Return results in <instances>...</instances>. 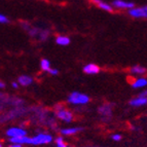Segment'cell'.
Here are the masks:
<instances>
[{"instance_id": "obj_8", "label": "cell", "mask_w": 147, "mask_h": 147, "mask_svg": "<svg viewBox=\"0 0 147 147\" xmlns=\"http://www.w3.org/2000/svg\"><path fill=\"white\" fill-rule=\"evenodd\" d=\"M129 105L132 108H140L147 105V90L140 92L137 96L129 101Z\"/></svg>"}, {"instance_id": "obj_19", "label": "cell", "mask_w": 147, "mask_h": 147, "mask_svg": "<svg viewBox=\"0 0 147 147\" xmlns=\"http://www.w3.org/2000/svg\"><path fill=\"white\" fill-rule=\"evenodd\" d=\"M55 145H56V147H72L65 142L64 136H62V135L57 136V137L55 138Z\"/></svg>"}, {"instance_id": "obj_5", "label": "cell", "mask_w": 147, "mask_h": 147, "mask_svg": "<svg viewBox=\"0 0 147 147\" xmlns=\"http://www.w3.org/2000/svg\"><path fill=\"white\" fill-rule=\"evenodd\" d=\"M1 111L5 109V107H22L24 106V99L17 97V96L5 95L4 93H1Z\"/></svg>"}, {"instance_id": "obj_16", "label": "cell", "mask_w": 147, "mask_h": 147, "mask_svg": "<svg viewBox=\"0 0 147 147\" xmlns=\"http://www.w3.org/2000/svg\"><path fill=\"white\" fill-rule=\"evenodd\" d=\"M93 3H95V4L102 10H105V11H108V12L113 11L112 5L105 2V1H103V0H93Z\"/></svg>"}, {"instance_id": "obj_18", "label": "cell", "mask_w": 147, "mask_h": 147, "mask_svg": "<svg viewBox=\"0 0 147 147\" xmlns=\"http://www.w3.org/2000/svg\"><path fill=\"white\" fill-rule=\"evenodd\" d=\"M39 66H40V69H41V71L47 72V73H49V70L52 69V64H51V61H49V59H47V58H43V59L40 60Z\"/></svg>"}, {"instance_id": "obj_24", "label": "cell", "mask_w": 147, "mask_h": 147, "mask_svg": "<svg viewBox=\"0 0 147 147\" xmlns=\"http://www.w3.org/2000/svg\"><path fill=\"white\" fill-rule=\"evenodd\" d=\"M6 147H24V145L19 144V143H8Z\"/></svg>"}, {"instance_id": "obj_13", "label": "cell", "mask_w": 147, "mask_h": 147, "mask_svg": "<svg viewBox=\"0 0 147 147\" xmlns=\"http://www.w3.org/2000/svg\"><path fill=\"white\" fill-rule=\"evenodd\" d=\"M129 73L133 77H138V76H143L147 73V68L142 65H133L129 69Z\"/></svg>"}, {"instance_id": "obj_21", "label": "cell", "mask_w": 147, "mask_h": 147, "mask_svg": "<svg viewBox=\"0 0 147 147\" xmlns=\"http://www.w3.org/2000/svg\"><path fill=\"white\" fill-rule=\"evenodd\" d=\"M8 23H9V19H8L7 16L1 13L0 15V24L4 25V24H8Z\"/></svg>"}, {"instance_id": "obj_2", "label": "cell", "mask_w": 147, "mask_h": 147, "mask_svg": "<svg viewBox=\"0 0 147 147\" xmlns=\"http://www.w3.org/2000/svg\"><path fill=\"white\" fill-rule=\"evenodd\" d=\"M53 113L55 114L57 119L63 123L68 125L74 121V112L63 103H57L54 106Z\"/></svg>"}, {"instance_id": "obj_22", "label": "cell", "mask_w": 147, "mask_h": 147, "mask_svg": "<svg viewBox=\"0 0 147 147\" xmlns=\"http://www.w3.org/2000/svg\"><path fill=\"white\" fill-rule=\"evenodd\" d=\"M60 71H59V69H57V68H54V67H52V69L49 70V75H52V76H57V75H59Z\"/></svg>"}, {"instance_id": "obj_23", "label": "cell", "mask_w": 147, "mask_h": 147, "mask_svg": "<svg viewBox=\"0 0 147 147\" xmlns=\"http://www.w3.org/2000/svg\"><path fill=\"white\" fill-rule=\"evenodd\" d=\"M20 84L18 82V80H15V81H12L11 82V88H15V90H19V88H20Z\"/></svg>"}, {"instance_id": "obj_9", "label": "cell", "mask_w": 147, "mask_h": 147, "mask_svg": "<svg viewBox=\"0 0 147 147\" xmlns=\"http://www.w3.org/2000/svg\"><path fill=\"white\" fill-rule=\"evenodd\" d=\"M129 16L134 19H147V5L133 7L129 10Z\"/></svg>"}, {"instance_id": "obj_15", "label": "cell", "mask_w": 147, "mask_h": 147, "mask_svg": "<svg viewBox=\"0 0 147 147\" xmlns=\"http://www.w3.org/2000/svg\"><path fill=\"white\" fill-rule=\"evenodd\" d=\"M17 80L23 88H27V86H30L34 84V78L31 75H28V74H22L18 77Z\"/></svg>"}, {"instance_id": "obj_11", "label": "cell", "mask_w": 147, "mask_h": 147, "mask_svg": "<svg viewBox=\"0 0 147 147\" xmlns=\"http://www.w3.org/2000/svg\"><path fill=\"white\" fill-rule=\"evenodd\" d=\"M131 86L134 90H142L147 86V77L144 76H138L131 80Z\"/></svg>"}, {"instance_id": "obj_3", "label": "cell", "mask_w": 147, "mask_h": 147, "mask_svg": "<svg viewBox=\"0 0 147 147\" xmlns=\"http://www.w3.org/2000/svg\"><path fill=\"white\" fill-rule=\"evenodd\" d=\"M66 102L69 106H73V107H84L91 102L90 96L84 93H81L78 91L71 92L67 96Z\"/></svg>"}, {"instance_id": "obj_12", "label": "cell", "mask_w": 147, "mask_h": 147, "mask_svg": "<svg viewBox=\"0 0 147 147\" xmlns=\"http://www.w3.org/2000/svg\"><path fill=\"white\" fill-rule=\"evenodd\" d=\"M112 6L116 9H127L130 10L131 8L135 7L134 3L127 0H114L112 2Z\"/></svg>"}, {"instance_id": "obj_25", "label": "cell", "mask_w": 147, "mask_h": 147, "mask_svg": "<svg viewBox=\"0 0 147 147\" xmlns=\"http://www.w3.org/2000/svg\"><path fill=\"white\" fill-rule=\"evenodd\" d=\"M5 88H6V84H5L3 80H1V81H0V90H1V91H3Z\"/></svg>"}, {"instance_id": "obj_1", "label": "cell", "mask_w": 147, "mask_h": 147, "mask_svg": "<svg viewBox=\"0 0 147 147\" xmlns=\"http://www.w3.org/2000/svg\"><path fill=\"white\" fill-rule=\"evenodd\" d=\"M36 134L30 137L29 145L32 146H43V145H49L52 142H55V137L49 131L42 130V129H37Z\"/></svg>"}, {"instance_id": "obj_4", "label": "cell", "mask_w": 147, "mask_h": 147, "mask_svg": "<svg viewBox=\"0 0 147 147\" xmlns=\"http://www.w3.org/2000/svg\"><path fill=\"white\" fill-rule=\"evenodd\" d=\"M113 104L110 102H104L97 109V113L100 116L102 123H109L113 118Z\"/></svg>"}, {"instance_id": "obj_10", "label": "cell", "mask_w": 147, "mask_h": 147, "mask_svg": "<svg viewBox=\"0 0 147 147\" xmlns=\"http://www.w3.org/2000/svg\"><path fill=\"white\" fill-rule=\"evenodd\" d=\"M84 130V127H64L59 129V134L64 137H71V136L78 135Z\"/></svg>"}, {"instance_id": "obj_7", "label": "cell", "mask_w": 147, "mask_h": 147, "mask_svg": "<svg viewBox=\"0 0 147 147\" xmlns=\"http://www.w3.org/2000/svg\"><path fill=\"white\" fill-rule=\"evenodd\" d=\"M4 136L6 139L24 137V136H28V130L23 125H9L4 130Z\"/></svg>"}, {"instance_id": "obj_17", "label": "cell", "mask_w": 147, "mask_h": 147, "mask_svg": "<svg viewBox=\"0 0 147 147\" xmlns=\"http://www.w3.org/2000/svg\"><path fill=\"white\" fill-rule=\"evenodd\" d=\"M55 42H56V44L59 45V47H67V45L70 44L71 40H70V38H69L68 36H66V35H58V36H56V38H55Z\"/></svg>"}, {"instance_id": "obj_26", "label": "cell", "mask_w": 147, "mask_h": 147, "mask_svg": "<svg viewBox=\"0 0 147 147\" xmlns=\"http://www.w3.org/2000/svg\"><path fill=\"white\" fill-rule=\"evenodd\" d=\"M0 147H4V143H3V141L0 142Z\"/></svg>"}, {"instance_id": "obj_6", "label": "cell", "mask_w": 147, "mask_h": 147, "mask_svg": "<svg viewBox=\"0 0 147 147\" xmlns=\"http://www.w3.org/2000/svg\"><path fill=\"white\" fill-rule=\"evenodd\" d=\"M27 112L28 110L25 106L13 107L10 110L6 111L5 113H2V115H1V123H9V121H12V120L17 119L19 117H22L24 114H27Z\"/></svg>"}, {"instance_id": "obj_20", "label": "cell", "mask_w": 147, "mask_h": 147, "mask_svg": "<svg viewBox=\"0 0 147 147\" xmlns=\"http://www.w3.org/2000/svg\"><path fill=\"white\" fill-rule=\"evenodd\" d=\"M110 139L112 141H114V142H119L123 139V135L119 134V133H113L112 135L110 136Z\"/></svg>"}, {"instance_id": "obj_27", "label": "cell", "mask_w": 147, "mask_h": 147, "mask_svg": "<svg viewBox=\"0 0 147 147\" xmlns=\"http://www.w3.org/2000/svg\"><path fill=\"white\" fill-rule=\"evenodd\" d=\"M91 147H98V146H91Z\"/></svg>"}, {"instance_id": "obj_14", "label": "cell", "mask_w": 147, "mask_h": 147, "mask_svg": "<svg viewBox=\"0 0 147 147\" xmlns=\"http://www.w3.org/2000/svg\"><path fill=\"white\" fill-rule=\"evenodd\" d=\"M82 71H84V73L88 74V75H96V74L100 73L101 68L97 64L88 63V64H86V65L82 67Z\"/></svg>"}]
</instances>
